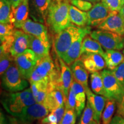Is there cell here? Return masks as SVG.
Instances as JSON below:
<instances>
[{"label": "cell", "mask_w": 124, "mask_h": 124, "mask_svg": "<svg viewBox=\"0 0 124 124\" xmlns=\"http://www.w3.org/2000/svg\"><path fill=\"white\" fill-rule=\"evenodd\" d=\"M70 0L57 2L53 0L49 8L46 22L52 33L58 34L72 25L69 18Z\"/></svg>", "instance_id": "cell-1"}, {"label": "cell", "mask_w": 124, "mask_h": 124, "mask_svg": "<svg viewBox=\"0 0 124 124\" xmlns=\"http://www.w3.org/2000/svg\"><path fill=\"white\" fill-rule=\"evenodd\" d=\"M2 105L6 111L18 117L25 108L36 103L31 88L16 93H9L2 98Z\"/></svg>", "instance_id": "cell-2"}, {"label": "cell", "mask_w": 124, "mask_h": 124, "mask_svg": "<svg viewBox=\"0 0 124 124\" xmlns=\"http://www.w3.org/2000/svg\"><path fill=\"white\" fill-rule=\"evenodd\" d=\"M85 27H79L72 24L56 36L54 41V48L58 57L62 58L71 45L80 37Z\"/></svg>", "instance_id": "cell-3"}, {"label": "cell", "mask_w": 124, "mask_h": 124, "mask_svg": "<svg viewBox=\"0 0 124 124\" xmlns=\"http://www.w3.org/2000/svg\"><path fill=\"white\" fill-rule=\"evenodd\" d=\"M49 78L58 86H60V71H57L53 59L50 55L39 62L32 72L29 81L30 83Z\"/></svg>", "instance_id": "cell-4"}, {"label": "cell", "mask_w": 124, "mask_h": 124, "mask_svg": "<svg viewBox=\"0 0 124 124\" xmlns=\"http://www.w3.org/2000/svg\"><path fill=\"white\" fill-rule=\"evenodd\" d=\"M28 85L27 80L21 75L15 61L2 75V86L10 93L24 90Z\"/></svg>", "instance_id": "cell-5"}, {"label": "cell", "mask_w": 124, "mask_h": 124, "mask_svg": "<svg viewBox=\"0 0 124 124\" xmlns=\"http://www.w3.org/2000/svg\"><path fill=\"white\" fill-rule=\"evenodd\" d=\"M100 73L103 82L105 97L120 103L124 97V86L110 70L104 69Z\"/></svg>", "instance_id": "cell-6"}, {"label": "cell", "mask_w": 124, "mask_h": 124, "mask_svg": "<svg viewBox=\"0 0 124 124\" xmlns=\"http://www.w3.org/2000/svg\"><path fill=\"white\" fill-rule=\"evenodd\" d=\"M90 37L97 40L105 50L120 51L124 48V36L114 32L98 29L91 32Z\"/></svg>", "instance_id": "cell-7"}, {"label": "cell", "mask_w": 124, "mask_h": 124, "mask_svg": "<svg viewBox=\"0 0 124 124\" xmlns=\"http://www.w3.org/2000/svg\"><path fill=\"white\" fill-rule=\"evenodd\" d=\"M14 61L23 77L29 80L39 60L35 52L29 48L15 57Z\"/></svg>", "instance_id": "cell-8"}, {"label": "cell", "mask_w": 124, "mask_h": 124, "mask_svg": "<svg viewBox=\"0 0 124 124\" xmlns=\"http://www.w3.org/2000/svg\"><path fill=\"white\" fill-rule=\"evenodd\" d=\"M50 111L43 103H36L25 108L17 118L23 124H32L46 117Z\"/></svg>", "instance_id": "cell-9"}, {"label": "cell", "mask_w": 124, "mask_h": 124, "mask_svg": "<svg viewBox=\"0 0 124 124\" xmlns=\"http://www.w3.org/2000/svg\"><path fill=\"white\" fill-rule=\"evenodd\" d=\"M116 11H111L102 2L94 4L89 11L88 16L87 26L97 27Z\"/></svg>", "instance_id": "cell-10"}, {"label": "cell", "mask_w": 124, "mask_h": 124, "mask_svg": "<svg viewBox=\"0 0 124 124\" xmlns=\"http://www.w3.org/2000/svg\"><path fill=\"white\" fill-rule=\"evenodd\" d=\"M90 33L91 28L89 26L86 27L85 31L81 34L79 38L74 41L64 56L62 57V59L68 66H70L76 60L80 59L83 40L87 35Z\"/></svg>", "instance_id": "cell-11"}, {"label": "cell", "mask_w": 124, "mask_h": 124, "mask_svg": "<svg viewBox=\"0 0 124 124\" xmlns=\"http://www.w3.org/2000/svg\"><path fill=\"white\" fill-rule=\"evenodd\" d=\"M53 0H29V12L37 21H46L49 8Z\"/></svg>", "instance_id": "cell-12"}, {"label": "cell", "mask_w": 124, "mask_h": 124, "mask_svg": "<svg viewBox=\"0 0 124 124\" xmlns=\"http://www.w3.org/2000/svg\"><path fill=\"white\" fill-rule=\"evenodd\" d=\"M21 29L26 33L33 35L46 44H51L47 27L44 25L32 21L31 19H28L23 24Z\"/></svg>", "instance_id": "cell-13"}, {"label": "cell", "mask_w": 124, "mask_h": 124, "mask_svg": "<svg viewBox=\"0 0 124 124\" xmlns=\"http://www.w3.org/2000/svg\"><path fill=\"white\" fill-rule=\"evenodd\" d=\"M97 28L101 30L110 31L124 36V23L119 12H114Z\"/></svg>", "instance_id": "cell-14"}, {"label": "cell", "mask_w": 124, "mask_h": 124, "mask_svg": "<svg viewBox=\"0 0 124 124\" xmlns=\"http://www.w3.org/2000/svg\"><path fill=\"white\" fill-rule=\"evenodd\" d=\"M86 93L87 101L89 102L94 110V120L100 124L102 113L108 98L104 96L94 94L90 88L86 90Z\"/></svg>", "instance_id": "cell-15"}, {"label": "cell", "mask_w": 124, "mask_h": 124, "mask_svg": "<svg viewBox=\"0 0 124 124\" xmlns=\"http://www.w3.org/2000/svg\"><path fill=\"white\" fill-rule=\"evenodd\" d=\"M29 13V0H24L18 7L12 8L10 23L13 25L15 28H21L24 23L28 19Z\"/></svg>", "instance_id": "cell-16"}, {"label": "cell", "mask_w": 124, "mask_h": 124, "mask_svg": "<svg viewBox=\"0 0 124 124\" xmlns=\"http://www.w3.org/2000/svg\"><path fill=\"white\" fill-rule=\"evenodd\" d=\"M10 53L13 58L24 52L28 48L29 35L23 30L15 29Z\"/></svg>", "instance_id": "cell-17"}, {"label": "cell", "mask_w": 124, "mask_h": 124, "mask_svg": "<svg viewBox=\"0 0 124 124\" xmlns=\"http://www.w3.org/2000/svg\"><path fill=\"white\" fill-rule=\"evenodd\" d=\"M80 59L89 73L97 72L103 69L106 66L104 58L100 54L85 53L82 54Z\"/></svg>", "instance_id": "cell-18"}, {"label": "cell", "mask_w": 124, "mask_h": 124, "mask_svg": "<svg viewBox=\"0 0 124 124\" xmlns=\"http://www.w3.org/2000/svg\"><path fill=\"white\" fill-rule=\"evenodd\" d=\"M60 71V86L64 94L65 101L69 96L71 85L73 82V76L71 68L68 66L62 58L58 57Z\"/></svg>", "instance_id": "cell-19"}, {"label": "cell", "mask_w": 124, "mask_h": 124, "mask_svg": "<svg viewBox=\"0 0 124 124\" xmlns=\"http://www.w3.org/2000/svg\"><path fill=\"white\" fill-rule=\"evenodd\" d=\"M74 79L84 87L85 90L89 89L88 85L89 73L83 62L80 59L76 60L70 66Z\"/></svg>", "instance_id": "cell-20"}, {"label": "cell", "mask_w": 124, "mask_h": 124, "mask_svg": "<svg viewBox=\"0 0 124 124\" xmlns=\"http://www.w3.org/2000/svg\"><path fill=\"white\" fill-rule=\"evenodd\" d=\"M43 104L50 112L65 104V97L62 88L57 86L49 92Z\"/></svg>", "instance_id": "cell-21"}, {"label": "cell", "mask_w": 124, "mask_h": 124, "mask_svg": "<svg viewBox=\"0 0 124 124\" xmlns=\"http://www.w3.org/2000/svg\"><path fill=\"white\" fill-rule=\"evenodd\" d=\"M50 47L51 44H46L33 35H29L28 48L35 52L39 61L49 55Z\"/></svg>", "instance_id": "cell-22"}, {"label": "cell", "mask_w": 124, "mask_h": 124, "mask_svg": "<svg viewBox=\"0 0 124 124\" xmlns=\"http://www.w3.org/2000/svg\"><path fill=\"white\" fill-rule=\"evenodd\" d=\"M108 69L112 71L124 60V55L118 50L108 49L103 55Z\"/></svg>", "instance_id": "cell-23"}, {"label": "cell", "mask_w": 124, "mask_h": 124, "mask_svg": "<svg viewBox=\"0 0 124 124\" xmlns=\"http://www.w3.org/2000/svg\"><path fill=\"white\" fill-rule=\"evenodd\" d=\"M69 18L71 23L78 27H85L87 25V13L82 11L71 4L69 9Z\"/></svg>", "instance_id": "cell-24"}, {"label": "cell", "mask_w": 124, "mask_h": 124, "mask_svg": "<svg viewBox=\"0 0 124 124\" xmlns=\"http://www.w3.org/2000/svg\"><path fill=\"white\" fill-rule=\"evenodd\" d=\"M85 53H95L104 55L105 52L100 43L91 37L86 36L83 40L81 48V55Z\"/></svg>", "instance_id": "cell-25"}, {"label": "cell", "mask_w": 124, "mask_h": 124, "mask_svg": "<svg viewBox=\"0 0 124 124\" xmlns=\"http://www.w3.org/2000/svg\"><path fill=\"white\" fill-rule=\"evenodd\" d=\"M90 87L94 94L105 97L103 82L100 72L97 71L91 73L90 75Z\"/></svg>", "instance_id": "cell-26"}, {"label": "cell", "mask_w": 124, "mask_h": 124, "mask_svg": "<svg viewBox=\"0 0 124 124\" xmlns=\"http://www.w3.org/2000/svg\"><path fill=\"white\" fill-rule=\"evenodd\" d=\"M65 106L66 109H73L75 110L78 117L80 116L85 108V103L78 100L75 94L71 90H70L69 96L65 101Z\"/></svg>", "instance_id": "cell-27"}, {"label": "cell", "mask_w": 124, "mask_h": 124, "mask_svg": "<svg viewBox=\"0 0 124 124\" xmlns=\"http://www.w3.org/2000/svg\"><path fill=\"white\" fill-rule=\"evenodd\" d=\"M116 101L108 99L102 115V124H110L112 120L113 115L116 109Z\"/></svg>", "instance_id": "cell-28"}, {"label": "cell", "mask_w": 124, "mask_h": 124, "mask_svg": "<svg viewBox=\"0 0 124 124\" xmlns=\"http://www.w3.org/2000/svg\"><path fill=\"white\" fill-rule=\"evenodd\" d=\"M12 5L8 0H0V23H10Z\"/></svg>", "instance_id": "cell-29"}, {"label": "cell", "mask_w": 124, "mask_h": 124, "mask_svg": "<svg viewBox=\"0 0 124 124\" xmlns=\"http://www.w3.org/2000/svg\"><path fill=\"white\" fill-rule=\"evenodd\" d=\"M70 90L75 94L78 100L86 104V93L84 87L74 80L71 85Z\"/></svg>", "instance_id": "cell-30"}, {"label": "cell", "mask_w": 124, "mask_h": 124, "mask_svg": "<svg viewBox=\"0 0 124 124\" xmlns=\"http://www.w3.org/2000/svg\"><path fill=\"white\" fill-rule=\"evenodd\" d=\"M0 54V74L2 76L14 62V58L9 52L1 51Z\"/></svg>", "instance_id": "cell-31"}, {"label": "cell", "mask_w": 124, "mask_h": 124, "mask_svg": "<svg viewBox=\"0 0 124 124\" xmlns=\"http://www.w3.org/2000/svg\"><path fill=\"white\" fill-rule=\"evenodd\" d=\"M94 120V110L89 102H87L86 106L82 113L81 117L78 124H90Z\"/></svg>", "instance_id": "cell-32"}, {"label": "cell", "mask_w": 124, "mask_h": 124, "mask_svg": "<svg viewBox=\"0 0 124 124\" xmlns=\"http://www.w3.org/2000/svg\"><path fill=\"white\" fill-rule=\"evenodd\" d=\"M77 114L73 109H66L63 118L59 124H75Z\"/></svg>", "instance_id": "cell-33"}, {"label": "cell", "mask_w": 124, "mask_h": 124, "mask_svg": "<svg viewBox=\"0 0 124 124\" xmlns=\"http://www.w3.org/2000/svg\"><path fill=\"white\" fill-rule=\"evenodd\" d=\"M14 25L11 23H1L0 24V39L2 40L5 38L12 35L13 33Z\"/></svg>", "instance_id": "cell-34"}, {"label": "cell", "mask_w": 124, "mask_h": 124, "mask_svg": "<svg viewBox=\"0 0 124 124\" xmlns=\"http://www.w3.org/2000/svg\"><path fill=\"white\" fill-rule=\"evenodd\" d=\"M70 4L82 11L88 12L92 8L93 3L85 0H70Z\"/></svg>", "instance_id": "cell-35"}, {"label": "cell", "mask_w": 124, "mask_h": 124, "mask_svg": "<svg viewBox=\"0 0 124 124\" xmlns=\"http://www.w3.org/2000/svg\"><path fill=\"white\" fill-rule=\"evenodd\" d=\"M101 2L111 11L119 12L123 5L122 0H101Z\"/></svg>", "instance_id": "cell-36"}, {"label": "cell", "mask_w": 124, "mask_h": 124, "mask_svg": "<svg viewBox=\"0 0 124 124\" xmlns=\"http://www.w3.org/2000/svg\"><path fill=\"white\" fill-rule=\"evenodd\" d=\"M111 71L116 79L124 86V60Z\"/></svg>", "instance_id": "cell-37"}, {"label": "cell", "mask_w": 124, "mask_h": 124, "mask_svg": "<svg viewBox=\"0 0 124 124\" xmlns=\"http://www.w3.org/2000/svg\"><path fill=\"white\" fill-rule=\"evenodd\" d=\"M0 124H23L17 117L5 115L2 111L0 117Z\"/></svg>", "instance_id": "cell-38"}, {"label": "cell", "mask_w": 124, "mask_h": 124, "mask_svg": "<svg viewBox=\"0 0 124 124\" xmlns=\"http://www.w3.org/2000/svg\"><path fill=\"white\" fill-rule=\"evenodd\" d=\"M65 110H66V106H65V104H64L51 111L56 117L58 124L60 123L62 118H63L65 113Z\"/></svg>", "instance_id": "cell-39"}, {"label": "cell", "mask_w": 124, "mask_h": 124, "mask_svg": "<svg viewBox=\"0 0 124 124\" xmlns=\"http://www.w3.org/2000/svg\"><path fill=\"white\" fill-rule=\"evenodd\" d=\"M40 124H58V120L56 116L52 112L48 114L46 117L43 118L41 119Z\"/></svg>", "instance_id": "cell-40"}, {"label": "cell", "mask_w": 124, "mask_h": 124, "mask_svg": "<svg viewBox=\"0 0 124 124\" xmlns=\"http://www.w3.org/2000/svg\"><path fill=\"white\" fill-rule=\"evenodd\" d=\"M110 124H124V117L120 114H117L113 117Z\"/></svg>", "instance_id": "cell-41"}, {"label": "cell", "mask_w": 124, "mask_h": 124, "mask_svg": "<svg viewBox=\"0 0 124 124\" xmlns=\"http://www.w3.org/2000/svg\"><path fill=\"white\" fill-rule=\"evenodd\" d=\"M118 113L122 117H124V97L122 101L118 103Z\"/></svg>", "instance_id": "cell-42"}, {"label": "cell", "mask_w": 124, "mask_h": 124, "mask_svg": "<svg viewBox=\"0 0 124 124\" xmlns=\"http://www.w3.org/2000/svg\"><path fill=\"white\" fill-rule=\"evenodd\" d=\"M12 5V8H16L22 3L24 0H8Z\"/></svg>", "instance_id": "cell-43"}, {"label": "cell", "mask_w": 124, "mask_h": 124, "mask_svg": "<svg viewBox=\"0 0 124 124\" xmlns=\"http://www.w3.org/2000/svg\"><path fill=\"white\" fill-rule=\"evenodd\" d=\"M119 13H120L121 16V17L122 18V20H123L124 23V4L122 6L120 10L119 11Z\"/></svg>", "instance_id": "cell-44"}, {"label": "cell", "mask_w": 124, "mask_h": 124, "mask_svg": "<svg viewBox=\"0 0 124 124\" xmlns=\"http://www.w3.org/2000/svg\"><path fill=\"white\" fill-rule=\"evenodd\" d=\"M85 1H89V2H91V3H93V4H97V3H98V2H100L101 0H85Z\"/></svg>", "instance_id": "cell-45"}, {"label": "cell", "mask_w": 124, "mask_h": 124, "mask_svg": "<svg viewBox=\"0 0 124 124\" xmlns=\"http://www.w3.org/2000/svg\"><path fill=\"white\" fill-rule=\"evenodd\" d=\"M90 124H99L98 122H97L95 120H93L92 121L90 122Z\"/></svg>", "instance_id": "cell-46"}, {"label": "cell", "mask_w": 124, "mask_h": 124, "mask_svg": "<svg viewBox=\"0 0 124 124\" xmlns=\"http://www.w3.org/2000/svg\"><path fill=\"white\" fill-rule=\"evenodd\" d=\"M55 1H56L57 2H60V1H62V0H55Z\"/></svg>", "instance_id": "cell-47"}, {"label": "cell", "mask_w": 124, "mask_h": 124, "mask_svg": "<svg viewBox=\"0 0 124 124\" xmlns=\"http://www.w3.org/2000/svg\"><path fill=\"white\" fill-rule=\"evenodd\" d=\"M122 4H123V5L124 4V0H122Z\"/></svg>", "instance_id": "cell-48"}, {"label": "cell", "mask_w": 124, "mask_h": 124, "mask_svg": "<svg viewBox=\"0 0 124 124\" xmlns=\"http://www.w3.org/2000/svg\"><path fill=\"white\" fill-rule=\"evenodd\" d=\"M123 54H124V49L123 50Z\"/></svg>", "instance_id": "cell-49"}, {"label": "cell", "mask_w": 124, "mask_h": 124, "mask_svg": "<svg viewBox=\"0 0 124 124\" xmlns=\"http://www.w3.org/2000/svg\"></svg>", "instance_id": "cell-50"}]
</instances>
